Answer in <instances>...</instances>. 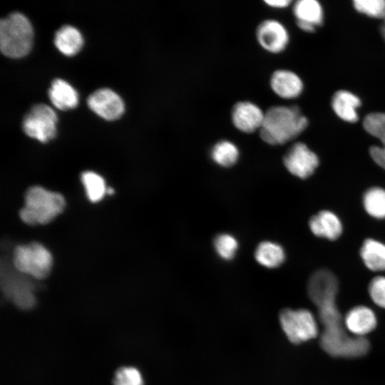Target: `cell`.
<instances>
[{
  "mask_svg": "<svg viewBox=\"0 0 385 385\" xmlns=\"http://www.w3.org/2000/svg\"><path fill=\"white\" fill-rule=\"evenodd\" d=\"M338 287L337 277L327 269L315 271L308 281V296L317 307L323 326L320 346L334 357H360L368 353L370 343L365 337H351L346 334L336 304Z\"/></svg>",
  "mask_w": 385,
  "mask_h": 385,
  "instance_id": "cell-1",
  "label": "cell"
},
{
  "mask_svg": "<svg viewBox=\"0 0 385 385\" xmlns=\"http://www.w3.org/2000/svg\"><path fill=\"white\" fill-rule=\"evenodd\" d=\"M56 114L50 106L37 103L24 117L22 128L29 136L45 143L56 135Z\"/></svg>",
  "mask_w": 385,
  "mask_h": 385,
  "instance_id": "cell-7",
  "label": "cell"
},
{
  "mask_svg": "<svg viewBox=\"0 0 385 385\" xmlns=\"http://www.w3.org/2000/svg\"><path fill=\"white\" fill-rule=\"evenodd\" d=\"M13 264L19 272L41 279L46 277L51 271L52 255L43 245L31 242L19 245L14 249Z\"/></svg>",
  "mask_w": 385,
  "mask_h": 385,
  "instance_id": "cell-5",
  "label": "cell"
},
{
  "mask_svg": "<svg viewBox=\"0 0 385 385\" xmlns=\"http://www.w3.org/2000/svg\"><path fill=\"white\" fill-rule=\"evenodd\" d=\"M279 319L284 333L292 344L309 341L318 334L317 321L312 313L306 309H283Z\"/></svg>",
  "mask_w": 385,
  "mask_h": 385,
  "instance_id": "cell-6",
  "label": "cell"
},
{
  "mask_svg": "<svg viewBox=\"0 0 385 385\" xmlns=\"http://www.w3.org/2000/svg\"><path fill=\"white\" fill-rule=\"evenodd\" d=\"M363 205L366 212L376 219L385 218V190L381 188H371L363 197Z\"/></svg>",
  "mask_w": 385,
  "mask_h": 385,
  "instance_id": "cell-23",
  "label": "cell"
},
{
  "mask_svg": "<svg viewBox=\"0 0 385 385\" xmlns=\"http://www.w3.org/2000/svg\"><path fill=\"white\" fill-rule=\"evenodd\" d=\"M361 257L370 270H385V245L374 239H366L360 250Z\"/></svg>",
  "mask_w": 385,
  "mask_h": 385,
  "instance_id": "cell-20",
  "label": "cell"
},
{
  "mask_svg": "<svg viewBox=\"0 0 385 385\" xmlns=\"http://www.w3.org/2000/svg\"><path fill=\"white\" fill-rule=\"evenodd\" d=\"M369 154L373 160L385 170V146H371L369 148Z\"/></svg>",
  "mask_w": 385,
  "mask_h": 385,
  "instance_id": "cell-30",
  "label": "cell"
},
{
  "mask_svg": "<svg viewBox=\"0 0 385 385\" xmlns=\"http://www.w3.org/2000/svg\"><path fill=\"white\" fill-rule=\"evenodd\" d=\"M369 293L372 301L379 307L385 309V277L373 278L369 284Z\"/></svg>",
  "mask_w": 385,
  "mask_h": 385,
  "instance_id": "cell-29",
  "label": "cell"
},
{
  "mask_svg": "<svg viewBox=\"0 0 385 385\" xmlns=\"http://www.w3.org/2000/svg\"><path fill=\"white\" fill-rule=\"evenodd\" d=\"M107 192L110 195L113 194L114 192V190L111 188H109L108 190H107Z\"/></svg>",
  "mask_w": 385,
  "mask_h": 385,
  "instance_id": "cell-33",
  "label": "cell"
},
{
  "mask_svg": "<svg viewBox=\"0 0 385 385\" xmlns=\"http://www.w3.org/2000/svg\"><path fill=\"white\" fill-rule=\"evenodd\" d=\"M87 103L92 111L107 120L116 119L124 111L122 98L115 91L108 88L95 91L88 96Z\"/></svg>",
  "mask_w": 385,
  "mask_h": 385,
  "instance_id": "cell-10",
  "label": "cell"
},
{
  "mask_svg": "<svg viewBox=\"0 0 385 385\" xmlns=\"http://www.w3.org/2000/svg\"><path fill=\"white\" fill-rule=\"evenodd\" d=\"M214 247L217 255L225 260L232 259L238 248L237 239L232 235L222 233L214 240Z\"/></svg>",
  "mask_w": 385,
  "mask_h": 385,
  "instance_id": "cell-26",
  "label": "cell"
},
{
  "mask_svg": "<svg viewBox=\"0 0 385 385\" xmlns=\"http://www.w3.org/2000/svg\"><path fill=\"white\" fill-rule=\"evenodd\" d=\"M48 96L51 103L62 110L75 107L78 101V93L75 88L61 78H55L51 82Z\"/></svg>",
  "mask_w": 385,
  "mask_h": 385,
  "instance_id": "cell-18",
  "label": "cell"
},
{
  "mask_svg": "<svg viewBox=\"0 0 385 385\" xmlns=\"http://www.w3.org/2000/svg\"><path fill=\"white\" fill-rule=\"evenodd\" d=\"M212 160L220 166L229 168L239 159L240 152L235 143L227 140L216 143L211 150Z\"/></svg>",
  "mask_w": 385,
  "mask_h": 385,
  "instance_id": "cell-22",
  "label": "cell"
},
{
  "mask_svg": "<svg viewBox=\"0 0 385 385\" xmlns=\"http://www.w3.org/2000/svg\"><path fill=\"white\" fill-rule=\"evenodd\" d=\"M309 226L314 235L330 240H337L343 230L339 218L329 210H322L313 215L309 219Z\"/></svg>",
  "mask_w": 385,
  "mask_h": 385,
  "instance_id": "cell-16",
  "label": "cell"
},
{
  "mask_svg": "<svg viewBox=\"0 0 385 385\" xmlns=\"http://www.w3.org/2000/svg\"><path fill=\"white\" fill-rule=\"evenodd\" d=\"M2 287L5 295L18 307L29 309L36 304L34 287L23 277L5 274L2 279Z\"/></svg>",
  "mask_w": 385,
  "mask_h": 385,
  "instance_id": "cell-12",
  "label": "cell"
},
{
  "mask_svg": "<svg viewBox=\"0 0 385 385\" xmlns=\"http://www.w3.org/2000/svg\"><path fill=\"white\" fill-rule=\"evenodd\" d=\"M363 126L365 130L376 138L385 146V113H372L367 115L364 121Z\"/></svg>",
  "mask_w": 385,
  "mask_h": 385,
  "instance_id": "cell-25",
  "label": "cell"
},
{
  "mask_svg": "<svg viewBox=\"0 0 385 385\" xmlns=\"http://www.w3.org/2000/svg\"><path fill=\"white\" fill-rule=\"evenodd\" d=\"M298 27L305 32H313L323 21V10L315 0H299L293 6Z\"/></svg>",
  "mask_w": 385,
  "mask_h": 385,
  "instance_id": "cell-15",
  "label": "cell"
},
{
  "mask_svg": "<svg viewBox=\"0 0 385 385\" xmlns=\"http://www.w3.org/2000/svg\"><path fill=\"white\" fill-rule=\"evenodd\" d=\"M63 196L40 186L28 189L25 195V205L19 215L29 225H45L61 213L65 207Z\"/></svg>",
  "mask_w": 385,
  "mask_h": 385,
  "instance_id": "cell-3",
  "label": "cell"
},
{
  "mask_svg": "<svg viewBox=\"0 0 385 385\" xmlns=\"http://www.w3.org/2000/svg\"><path fill=\"white\" fill-rule=\"evenodd\" d=\"M265 118V112L250 101H239L232 109L231 120L233 125L245 133L260 131Z\"/></svg>",
  "mask_w": 385,
  "mask_h": 385,
  "instance_id": "cell-11",
  "label": "cell"
},
{
  "mask_svg": "<svg viewBox=\"0 0 385 385\" xmlns=\"http://www.w3.org/2000/svg\"><path fill=\"white\" fill-rule=\"evenodd\" d=\"M113 384V385H144V381L137 368L122 366L115 372Z\"/></svg>",
  "mask_w": 385,
  "mask_h": 385,
  "instance_id": "cell-27",
  "label": "cell"
},
{
  "mask_svg": "<svg viewBox=\"0 0 385 385\" xmlns=\"http://www.w3.org/2000/svg\"><path fill=\"white\" fill-rule=\"evenodd\" d=\"M81 181L84 185L88 200L97 202L102 200L107 188L104 179L93 171H86L81 175Z\"/></svg>",
  "mask_w": 385,
  "mask_h": 385,
  "instance_id": "cell-24",
  "label": "cell"
},
{
  "mask_svg": "<svg viewBox=\"0 0 385 385\" xmlns=\"http://www.w3.org/2000/svg\"><path fill=\"white\" fill-rule=\"evenodd\" d=\"M256 38L260 46L271 53L283 51L289 42V34L284 26L274 19L262 21L256 30Z\"/></svg>",
  "mask_w": 385,
  "mask_h": 385,
  "instance_id": "cell-9",
  "label": "cell"
},
{
  "mask_svg": "<svg viewBox=\"0 0 385 385\" xmlns=\"http://www.w3.org/2000/svg\"><path fill=\"white\" fill-rule=\"evenodd\" d=\"M361 106V101L354 93L344 90L337 91L332 99V106L334 113L343 120L354 123L358 120L356 109Z\"/></svg>",
  "mask_w": 385,
  "mask_h": 385,
  "instance_id": "cell-17",
  "label": "cell"
},
{
  "mask_svg": "<svg viewBox=\"0 0 385 385\" xmlns=\"http://www.w3.org/2000/svg\"><path fill=\"white\" fill-rule=\"evenodd\" d=\"M344 323L347 330L354 335L364 337V335L375 329L377 319L371 309L365 306H357L346 314Z\"/></svg>",
  "mask_w": 385,
  "mask_h": 385,
  "instance_id": "cell-14",
  "label": "cell"
},
{
  "mask_svg": "<svg viewBox=\"0 0 385 385\" xmlns=\"http://www.w3.org/2000/svg\"><path fill=\"white\" fill-rule=\"evenodd\" d=\"M256 261L267 268H276L285 260L282 247L275 242L264 241L258 245L255 252Z\"/></svg>",
  "mask_w": 385,
  "mask_h": 385,
  "instance_id": "cell-21",
  "label": "cell"
},
{
  "mask_svg": "<svg viewBox=\"0 0 385 385\" xmlns=\"http://www.w3.org/2000/svg\"><path fill=\"white\" fill-rule=\"evenodd\" d=\"M383 20H384V22L381 27V33L384 39L385 40V18Z\"/></svg>",
  "mask_w": 385,
  "mask_h": 385,
  "instance_id": "cell-32",
  "label": "cell"
},
{
  "mask_svg": "<svg viewBox=\"0 0 385 385\" xmlns=\"http://www.w3.org/2000/svg\"><path fill=\"white\" fill-rule=\"evenodd\" d=\"M83 43L81 32L74 26L63 25L55 33L54 43L63 54L72 56L76 53Z\"/></svg>",
  "mask_w": 385,
  "mask_h": 385,
  "instance_id": "cell-19",
  "label": "cell"
},
{
  "mask_svg": "<svg viewBox=\"0 0 385 385\" xmlns=\"http://www.w3.org/2000/svg\"><path fill=\"white\" fill-rule=\"evenodd\" d=\"M353 4L361 14L376 19L385 18V0H355Z\"/></svg>",
  "mask_w": 385,
  "mask_h": 385,
  "instance_id": "cell-28",
  "label": "cell"
},
{
  "mask_svg": "<svg viewBox=\"0 0 385 385\" xmlns=\"http://www.w3.org/2000/svg\"><path fill=\"white\" fill-rule=\"evenodd\" d=\"M33 29L28 18L15 11L0 21V48L1 52L10 57H21L31 49Z\"/></svg>",
  "mask_w": 385,
  "mask_h": 385,
  "instance_id": "cell-4",
  "label": "cell"
},
{
  "mask_svg": "<svg viewBox=\"0 0 385 385\" xmlns=\"http://www.w3.org/2000/svg\"><path fill=\"white\" fill-rule=\"evenodd\" d=\"M283 163L287 170L301 179L311 176L319 165V158L303 143L298 142L285 153Z\"/></svg>",
  "mask_w": 385,
  "mask_h": 385,
  "instance_id": "cell-8",
  "label": "cell"
},
{
  "mask_svg": "<svg viewBox=\"0 0 385 385\" xmlns=\"http://www.w3.org/2000/svg\"><path fill=\"white\" fill-rule=\"evenodd\" d=\"M265 3L270 7L274 9H284L287 7L292 1L289 0H267Z\"/></svg>",
  "mask_w": 385,
  "mask_h": 385,
  "instance_id": "cell-31",
  "label": "cell"
},
{
  "mask_svg": "<svg viewBox=\"0 0 385 385\" xmlns=\"http://www.w3.org/2000/svg\"><path fill=\"white\" fill-rule=\"evenodd\" d=\"M270 85L272 91L284 99L295 98L303 90V83L298 75L284 69L277 70L272 74Z\"/></svg>",
  "mask_w": 385,
  "mask_h": 385,
  "instance_id": "cell-13",
  "label": "cell"
},
{
  "mask_svg": "<svg viewBox=\"0 0 385 385\" xmlns=\"http://www.w3.org/2000/svg\"><path fill=\"white\" fill-rule=\"evenodd\" d=\"M307 125V118L298 107L275 106L265 112L264 121L259 133L266 143L279 145L296 138Z\"/></svg>",
  "mask_w": 385,
  "mask_h": 385,
  "instance_id": "cell-2",
  "label": "cell"
}]
</instances>
